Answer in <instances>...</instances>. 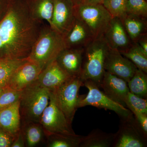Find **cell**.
Here are the masks:
<instances>
[{
  "instance_id": "cell-1",
  "label": "cell",
  "mask_w": 147,
  "mask_h": 147,
  "mask_svg": "<svg viewBox=\"0 0 147 147\" xmlns=\"http://www.w3.org/2000/svg\"><path fill=\"white\" fill-rule=\"evenodd\" d=\"M43 26L33 13L32 0H10L0 21V59H28Z\"/></svg>"
},
{
  "instance_id": "cell-2",
  "label": "cell",
  "mask_w": 147,
  "mask_h": 147,
  "mask_svg": "<svg viewBox=\"0 0 147 147\" xmlns=\"http://www.w3.org/2000/svg\"><path fill=\"white\" fill-rule=\"evenodd\" d=\"M65 48L63 36L49 25H44L28 59L39 66L42 70L55 60Z\"/></svg>"
},
{
  "instance_id": "cell-3",
  "label": "cell",
  "mask_w": 147,
  "mask_h": 147,
  "mask_svg": "<svg viewBox=\"0 0 147 147\" xmlns=\"http://www.w3.org/2000/svg\"><path fill=\"white\" fill-rule=\"evenodd\" d=\"M110 49L103 37L94 39L84 47L80 76L84 82L91 80L100 88L105 72V60Z\"/></svg>"
},
{
  "instance_id": "cell-4",
  "label": "cell",
  "mask_w": 147,
  "mask_h": 147,
  "mask_svg": "<svg viewBox=\"0 0 147 147\" xmlns=\"http://www.w3.org/2000/svg\"><path fill=\"white\" fill-rule=\"evenodd\" d=\"M50 93V90L40 86L36 81L21 91L19 99L21 122L40 123L49 103Z\"/></svg>"
},
{
  "instance_id": "cell-5",
  "label": "cell",
  "mask_w": 147,
  "mask_h": 147,
  "mask_svg": "<svg viewBox=\"0 0 147 147\" xmlns=\"http://www.w3.org/2000/svg\"><path fill=\"white\" fill-rule=\"evenodd\" d=\"M76 17L89 29L94 39L102 37L113 17L102 5H75Z\"/></svg>"
},
{
  "instance_id": "cell-6",
  "label": "cell",
  "mask_w": 147,
  "mask_h": 147,
  "mask_svg": "<svg viewBox=\"0 0 147 147\" xmlns=\"http://www.w3.org/2000/svg\"><path fill=\"white\" fill-rule=\"evenodd\" d=\"M84 82L79 76H72L52 91L59 107L72 123L79 104V92Z\"/></svg>"
},
{
  "instance_id": "cell-7",
  "label": "cell",
  "mask_w": 147,
  "mask_h": 147,
  "mask_svg": "<svg viewBox=\"0 0 147 147\" xmlns=\"http://www.w3.org/2000/svg\"><path fill=\"white\" fill-rule=\"evenodd\" d=\"M49 100L40 121L46 137L54 134L76 135L71 127V123L59 107L52 91Z\"/></svg>"
},
{
  "instance_id": "cell-8",
  "label": "cell",
  "mask_w": 147,
  "mask_h": 147,
  "mask_svg": "<svg viewBox=\"0 0 147 147\" xmlns=\"http://www.w3.org/2000/svg\"><path fill=\"white\" fill-rule=\"evenodd\" d=\"M84 85L88 90V92L86 95H80L79 108L90 105L105 110H112L115 112L120 118H125L133 115L127 108L110 99L92 81H84Z\"/></svg>"
},
{
  "instance_id": "cell-9",
  "label": "cell",
  "mask_w": 147,
  "mask_h": 147,
  "mask_svg": "<svg viewBox=\"0 0 147 147\" xmlns=\"http://www.w3.org/2000/svg\"><path fill=\"white\" fill-rule=\"evenodd\" d=\"M120 119L119 129L115 133L112 147H146L147 133L134 115Z\"/></svg>"
},
{
  "instance_id": "cell-10",
  "label": "cell",
  "mask_w": 147,
  "mask_h": 147,
  "mask_svg": "<svg viewBox=\"0 0 147 147\" xmlns=\"http://www.w3.org/2000/svg\"><path fill=\"white\" fill-rule=\"evenodd\" d=\"M53 11L50 27L64 37L70 30L75 19V5L71 0H53Z\"/></svg>"
},
{
  "instance_id": "cell-11",
  "label": "cell",
  "mask_w": 147,
  "mask_h": 147,
  "mask_svg": "<svg viewBox=\"0 0 147 147\" xmlns=\"http://www.w3.org/2000/svg\"><path fill=\"white\" fill-rule=\"evenodd\" d=\"M105 71L128 82L137 68L134 64L118 50L110 49L106 56L104 65Z\"/></svg>"
},
{
  "instance_id": "cell-12",
  "label": "cell",
  "mask_w": 147,
  "mask_h": 147,
  "mask_svg": "<svg viewBox=\"0 0 147 147\" xmlns=\"http://www.w3.org/2000/svg\"><path fill=\"white\" fill-rule=\"evenodd\" d=\"M41 71L39 66L28 59L14 71L6 87L22 91L36 81Z\"/></svg>"
},
{
  "instance_id": "cell-13",
  "label": "cell",
  "mask_w": 147,
  "mask_h": 147,
  "mask_svg": "<svg viewBox=\"0 0 147 147\" xmlns=\"http://www.w3.org/2000/svg\"><path fill=\"white\" fill-rule=\"evenodd\" d=\"M103 38L109 47L119 52L124 51L132 44L120 18L113 17Z\"/></svg>"
},
{
  "instance_id": "cell-14",
  "label": "cell",
  "mask_w": 147,
  "mask_h": 147,
  "mask_svg": "<svg viewBox=\"0 0 147 147\" xmlns=\"http://www.w3.org/2000/svg\"><path fill=\"white\" fill-rule=\"evenodd\" d=\"M100 88L110 99L126 108L125 99L129 91L125 80L105 71Z\"/></svg>"
},
{
  "instance_id": "cell-15",
  "label": "cell",
  "mask_w": 147,
  "mask_h": 147,
  "mask_svg": "<svg viewBox=\"0 0 147 147\" xmlns=\"http://www.w3.org/2000/svg\"><path fill=\"white\" fill-rule=\"evenodd\" d=\"M84 48H65L56 58L58 64L70 76L80 77Z\"/></svg>"
},
{
  "instance_id": "cell-16",
  "label": "cell",
  "mask_w": 147,
  "mask_h": 147,
  "mask_svg": "<svg viewBox=\"0 0 147 147\" xmlns=\"http://www.w3.org/2000/svg\"><path fill=\"white\" fill-rule=\"evenodd\" d=\"M71 77L55 60L42 70L36 82L41 87L53 90Z\"/></svg>"
},
{
  "instance_id": "cell-17",
  "label": "cell",
  "mask_w": 147,
  "mask_h": 147,
  "mask_svg": "<svg viewBox=\"0 0 147 147\" xmlns=\"http://www.w3.org/2000/svg\"><path fill=\"white\" fill-rule=\"evenodd\" d=\"M63 39L65 48H84L94 39L86 25L76 17L73 26Z\"/></svg>"
},
{
  "instance_id": "cell-18",
  "label": "cell",
  "mask_w": 147,
  "mask_h": 147,
  "mask_svg": "<svg viewBox=\"0 0 147 147\" xmlns=\"http://www.w3.org/2000/svg\"><path fill=\"white\" fill-rule=\"evenodd\" d=\"M21 124L19 100L0 110V127L14 139L21 130Z\"/></svg>"
},
{
  "instance_id": "cell-19",
  "label": "cell",
  "mask_w": 147,
  "mask_h": 147,
  "mask_svg": "<svg viewBox=\"0 0 147 147\" xmlns=\"http://www.w3.org/2000/svg\"><path fill=\"white\" fill-rule=\"evenodd\" d=\"M122 21L131 42H137L140 38L146 34V18L127 13Z\"/></svg>"
},
{
  "instance_id": "cell-20",
  "label": "cell",
  "mask_w": 147,
  "mask_h": 147,
  "mask_svg": "<svg viewBox=\"0 0 147 147\" xmlns=\"http://www.w3.org/2000/svg\"><path fill=\"white\" fill-rule=\"evenodd\" d=\"M21 130L25 140V147H33L39 144L46 137L40 123L21 122Z\"/></svg>"
},
{
  "instance_id": "cell-21",
  "label": "cell",
  "mask_w": 147,
  "mask_h": 147,
  "mask_svg": "<svg viewBox=\"0 0 147 147\" xmlns=\"http://www.w3.org/2000/svg\"><path fill=\"white\" fill-rule=\"evenodd\" d=\"M115 133H108L98 129L83 136L79 147H112Z\"/></svg>"
},
{
  "instance_id": "cell-22",
  "label": "cell",
  "mask_w": 147,
  "mask_h": 147,
  "mask_svg": "<svg viewBox=\"0 0 147 147\" xmlns=\"http://www.w3.org/2000/svg\"><path fill=\"white\" fill-rule=\"evenodd\" d=\"M120 53L131 61L138 69L147 74V54L139 47L137 42H132L131 46L127 50Z\"/></svg>"
},
{
  "instance_id": "cell-23",
  "label": "cell",
  "mask_w": 147,
  "mask_h": 147,
  "mask_svg": "<svg viewBox=\"0 0 147 147\" xmlns=\"http://www.w3.org/2000/svg\"><path fill=\"white\" fill-rule=\"evenodd\" d=\"M53 0H32L33 13L40 21H46L51 26L54 11Z\"/></svg>"
},
{
  "instance_id": "cell-24",
  "label": "cell",
  "mask_w": 147,
  "mask_h": 147,
  "mask_svg": "<svg viewBox=\"0 0 147 147\" xmlns=\"http://www.w3.org/2000/svg\"><path fill=\"white\" fill-rule=\"evenodd\" d=\"M83 136L51 134L46 137L48 147H79Z\"/></svg>"
},
{
  "instance_id": "cell-25",
  "label": "cell",
  "mask_w": 147,
  "mask_h": 147,
  "mask_svg": "<svg viewBox=\"0 0 147 147\" xmlns=\"http://www.w3.org/2000/svg\"><path fill=\"white\" fill-rule=\"evenodd\" d=\"M127 84L129 92L139 97L147 99V73L137 69Z\"/></svg>"
},
{
  "instance_id": "cell-26",
  "label": "cell",
  "mask_w": 147,
  "mask_h": 147,
  "mask_svg": "<svg viewBox=\"0 0 147 147\" xmlns=\"http://www.w3.org/2000/svg\"><path fill=\"white\" fill-rule=\"evenodd\" d=\"M27 60L28 59L16 60L0 59V86L6 87L14 71Z\"/></svg>"
},
{
  "instance_id": "cell-27",
  "label": "cell",
  "mask_w": 147,
  "mask_h": 147,
  "mask_svg": "<svg viewBox=\"0 0 147 147\" xmlns=\"http://www.w3.org/2000/svg\"><path fill=\"white\" fill-rule=\"evenodd\" d=\"M102 5L113 17L122 20L127 14V0H105Z\"/></svg>"
},
{
  "instance_id": "cell-28",
  "label": "cell",
  "mask_w": 147,
  "mask_h": 147,
  "mask_svg": "<svg viewBox=\"0 0 147 147\" xmlns=\"http://www.w3.org/2000/svg\"><path fill=\"white\" fill-rule=\"evenodd\" d=\"M126 108H133L137 111L147 114V100L129 92L125 99Z\"/></svg>"
},
{
  "instance_id": "cell-29",
  "label": "cell",
  "mask_w": 147,
  "mask_h": 147,
  "mask_svg": "<svg viewBox=\"0 0 147 147\" xmlns=\"http://www.w3.org/2000/svg\"><path fill=\"white\" fill-rule=\"evenodd\" d=\"M21 91L6 87L0 94V110L10 106L19 100Z\"/></svg>"
},
{
  "instance_id": "cell-30",
  "label": "cell",
  "mask_w": 147,
  "mask_h": 147,
  "mask_svg": "<svg viewBox=\"0 0 147 147\" xmlns=\"http://www.w3.org/2000/svg\"><path fill=\"white\" fill-rule=\"evenodd\" d=\"M127 13L147 18L146 0H127Z\"/></svg>"
},
{
  "instance_id": "cell-31",
  "label": "cell",
  "mask_w": 147,
  "mask_h": 147,
  "mask_svg": "<svg viewBox=\"0 0 147 147\" xmlns=\"http://www.w3.org/2000/svg\"><path fill=\"white\" fill-rule=\"evenodd\" d=\"M129 110H130L134 115V117L143 130L147 133V114L142 113L133 108H129Z\"/></svg>"
},
{
  "instance_id": "cell-32",
  "label": "cell",
  "mask_w": 147,
  "mask_h": 147,
  "mask_svg": "<svg viewBox=\"0 0 147 147\" xmlns=\"http://www.w3.org/2000/svg\"><path fill=\"white\" fill-rule=\"evenodd\" d=\"M13 139L12 136L0 127V147H11Z\"/></svg>"
},
{
  "instance_id": "cell-33",
  "label": "cell",
  "mask_w": 147,
  "mask_h": 147,
  "mask_svg": "<svg viewBox=\"0 0 147 147\" xmlns=\"http://www.w3.org/2000/svg\"><path fill=\"white\" fill-rule=\"evenodd\" d=\"M10 2V0H0V21L7 13Z\"/></svg>"
},
{
  "instance_id": "cell-34",
  "label": "cell",
  "mask_w": 147,
  "mask_h": 147,
  "mask_svg": "<svg viewBox=\"0 0 147 147\" xmlns=\"http://www.w3.org/2000/svg\"><path fill=\"white\" fill-rule=\"evenodd\" d=\"M25 147V140L21 130L13 139V143L11 147Z\"/></svg>"
},
{
  "instance_id": "cell-35",
  "label": "cell",
  "mask_w": 147,
  "mask_h": 147,
  "mask_svg": "<svg viewBox=\"0 0 147 147\" xmlns=\"http://www.w3.org/2000/svg\"><path fill=\"white\" fill-rule=\"evenodd\" d=\"M136 42L139 45V47L144 51L145 53L147 54V34L140 38Z\"/></svg>"
},
{
  "instance_id": "cell-36",
  "label": "cell",
  "mask_w": 147,
  "mask_h": 147,
  "mask_svg": "<svg viewBox=\"0 0 147 147\" xmlns=\"http://www.w3.org/2000/svg\"><path fill=\"white\" fill-rule=\"evenodd\" d=\"M105 0H83L82 3L88 5H102Z\"/></svg>"
},
{
  "instance_id": "cell-37",
  "label": "cell",
  "mask_w": 147,
  "mask_h": 147,
  "mask_svg": "<svg viewBox=\"0 0 147 147\" xmlns=\"http://www.w3.org/2000/svg\"><path fill=\"white\" fill-rule=\"evenodd\" d=\"M71 1L75 5H77L82 3L83 0H71Z\"/></svg>"
},
{
  "instance_id": "cell-38",
  "label": "cell",
  "mask_w": 147,
  "mask_h": 147,
  "mask_svg": "<svg viewBox=\"0 0 147 147\" xmlns=\"http://www.w3.org/2000/svg\"><path fill=\"white\" fill-rule=\"evenodd\" d=\"M5 88V87L0 86V94L3 91V90H4Z\"/></svg>"
}]
</instances>
